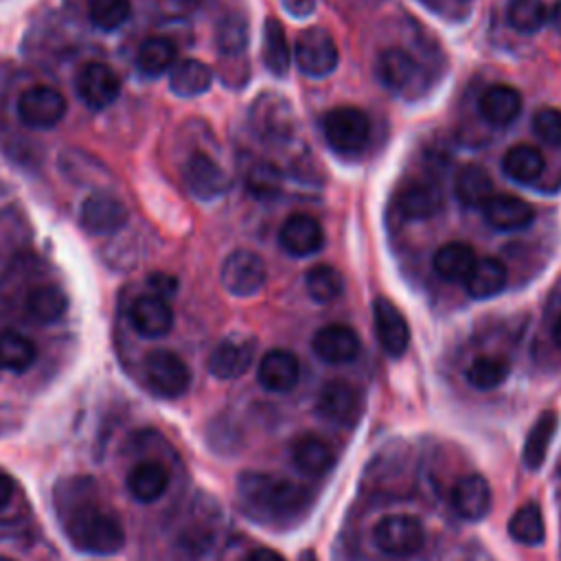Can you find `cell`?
I'll list each match as a JSON object with an SVG mask.
<instances>
[{
    "instance_id": "6da1fadb",
    "label": "cell",
    "mask_w": 561,
    "mask_h": 561,
    "mask_svg": "<svg viewBox=\"0 0 561 561\" xmlns=\"http://www.w3.org/2000/svg\"><path fill=\"white\" fill-rule=\"evenodd\" d=\"M57 511L68 541L88 554H114L125 546L121 519L96 502L92 480L72 478L57 489Z\"/></svg>"
},
{
    "instance_id": "7a4b0ae2",
    "label": "cell",
    "mask_w": 561,
    "mask_h": 561,
    "mask_svg": "<svg viewBox=\"0 0 561 561\" xmlns=\"http://www.w3.org/2000/svg\"><path fill=\"white\" fill-rule=\"evenodd\" d=\"M237 502L245 517L263 526L298 524L309 506V489L267 471H243L237 478Z\"/></svg>"
},
{
    "instance_id": "3957f363",
    "label": "cell",
    "mask_w": 561,
    "mask_h": 561,
    "mask_svg": "<svg viewBox=\"0 0 561 561\" xmlns=\"http://www.w3.org/2000/svg\"><path fill=\"white\" fill-rule=\"evenodd\" d=\"M142 377L149 390L162 399H178L191 386V370L186 362L169 348H156L145 355Z\"/></svg>"
},
{
    "instance_id": "277c9868",
    "label": "cell",
    "mask_w": 561,
    "mask_h": 561,
    "mask_svg": "<svg viewBox=\"0 0 561 561\" xmlns=\"http://www.w3.org/2000/svg\"><path fill=\"white\" fill-rule=\"evenodd\" d=\"M294 59L307 77L324 79L329 77L340 61L337 44L333 35L322 26H309L298 33L294 42Z\"/></svg>"
},
{
    "instance_id": "5b68a950",
    "label": "cell",
    "mask_w": 561,
    "mask_h": 561,
    "mask_svg": "<svg viewBox=\"0 0 561 561\" xmlns=\"http://www.w3.org/2000/svg\"><path fill=\"white\" fill-rule=\"evenodd\" d=\"M322 134L331 149L337 153H355L359 151L370 134L368 116L353 105H340L324 114Z\"/></svg>"
},
{
    "instance_id": "8992f818",
    "label": "cell",
    "mask_w": 561,
    "mask_h": 561,
    "mask_svg": "<svg viewBox=\"0 0 561 561\" xmlns=\"http://www.w3.org/2000/svg\"><path fill=\"white\" fill-rule=\"evenodd\" d=\"M373 537L381 552L392 557H410L423 548L425 528L414 515L392 513L375 524Z\"/></svg>"
},
{
    "instance_id": "52a82bcc",
    "label": "cell",
    "mask_w": 561,
    "mask_h": 561,
    "mask_svg": "<svg viewBox=\"0 0 561 561\" xmlns=\"http://www.w3.org/2000/svg\"><path fill=\"white\" fill-rule=\"evenodd\" d=\"M66 96L50 85L24 90L15 103L18 118L28 129H50L66 116Z\"/></svg>"
},
{
    "instance_id": "ba28073f",
    "label": "cell",
    "mask_w": 561,
    "mask_h": 561,
    "mask_svg": "<svg viewBox=\"0 0 561 561\" xmlns=\"http://www.w3.org/2000/svg\"><path fill=\"white\" fill-rule=\"evenodd\" d=\"M250 123L265 142H287L296 129V116L287 99L280 94H261L252 110Z\"/></svg>"
},
{
    "instance_id": "9c48e42d",
    "label": "cell",
    "mask_w": 561,
    "mask_h": 561,
    "mask_svg": "<svg viewBox=\"0 0 561 561\" xmlns=\"http://www.w3.org/2000/svg\"><path fill=\"white\" fill-rule=\"evenodd\" d=\"M219 278L228 294L245 298V296H254L265 285L267 270L263 259L256 252L234 250L226 256Z\"/></svg>"
},
{
    "instance_id": "30bf717a",
    "label": "cell",
    "mask_w": 561,
    "mask_h": 561,
    "mask_svg": "<svg viewBox=\"0 0 561 561\" xmlns=\"http://www.w3.org/2000/svg\"><path fill=\"white\" fill-rule=\"evenodd\" d=\"M316 412L340 427H355L362 416V397L355 386L342 379L327 381L316 399Z\"/></svg>"
},
{
    "instance_id": "8fae6325",
    "label": "cell",
    "mask_w": 561,
    "mask_h": 561,
    "mask_svg": "<svg viewBox=\"0 0 561 561\" xmlns=\"http://www.w3.org/2000/svg\"><path fill=\"white\" fill-rule=\"evenodd\" d=\"M77 94L90 110H105L121 94V77L103 61H90L77 72Z\"/></svg>"
},
{
    "instance_id": "7c38bea8",
    "label": "cell",
    "mask_w": 561,
    "mask_h": 561,
    "mask_svg": "<svg viewBox=\"0 0 561 561\" xmlns=\"http://www.w3.org/2000/svg\"><path fill=\"white\" fill-rule=\"evenodd\" d=\"M256 342L250 335L232 333L208 355V373L217 379H237L252 366Z\"/></svg>"
},
{
    "instance_id": "4fadbf2b",
    "label": "cell",
    "mask_w": 561,
    "mask_h": 561,
    "mask_svg": "<svg viewBox=\"0 0 561 561\" xmlns=\"http://www.w3.org/2000/svg\"><path fill=\"white\" fill-rule=\"evenodd\" d=\"M373 327L377 342L390 357H399L405 353L410 344V329L403 313L392 300L383 296L373 300Z\"/></svg>"
},
{
    "instance_id": "5bb4252c",
    "label": "cell",
    "mask_w": 561,
    "mask_h": 561,
    "mask_svg": "<svg viewBox=\"0 0 561 561\" xmlns=\"http://www.w3.org/2000/svg\"><path fill=\"white\" fill-rule=\"evenodd\" d=\"M81 226L92 234H110L125 226L127 221V208L121 202V197L96 191L90 193L81 204Z\"/></svg>"
},
{
    "instance_id": "9a60e30c",
    "label": "cell",
    "mask_w": 561,
    "mask_h": 561,
    "mask_svg": "<svg viewBox=\"0 0 561 561\" xmlns=\"http://www.w3.org/2000/svg\"><path fill=\"white\" fill-rule=\"evenodd\" d=\"M184 182L188 191L202 202H210L224 195L230 186V178L226 175V171L202 151L191 153L184 162Z\"/></svg>"
},
{
    "instance_id": "2e32d148",
    "label": "cell",
    "mask_w": 561,
    "mask_h": 561,
    "mask_svg": "<svg viewBox=\"0 0 561 561\" xmlns=\"http://www.w3.org/2000/svg\"><path fill=\"white\" fill-rule=\"evenodd\" d=\"M129 322L138 335L158 340L171 331L173 309L169 307L167 298H160L156 294H145L131 302Z\"/></svg>"
},
{
    "instance_id": "e0dca14e",
    "label": "cell",
    "mask_w": 561,
    "mask_h": 561,
    "mask_svg": "<svg viewBox=\"0 0 561 561\" xmlns=\"http://www.w3.org/2000/svg\"><path fill=\"white\" fill-rule=\"evenodd\" d=\"M451 506L454 511L469 522H478L489 515L493 504L491 484L480 473H469L456 480L451 486Z\"/></svg>"
},
{
    "instance_id": "ac0fdd59",
    "label": "cell",
    "mask_w": 561,
    "mask_h": 561,
    "mask_svg": "<svg viewBox=\"0 0 561 561\" xmlns=\"http://www.w3.org/2000/svg\"><path fill=\"white\" fill-rule=\"evenodd\" d=\"M291 462L307 476H324L333 469L337 454L335 447L318 434H300L289 445Z\"/></svg>"
},
{
    "instance_id": "d6986e66",
    "label": "cell",
    "mask_w": 561,
    "mask_h": 561,
    "mask_svg": "<svg viewBox=\"0 0 561 561\" xmlns=\"http://www.w3.org/2000/svg\"><path fill=\"white\" fill-rule=\"evenodd\" d=\"M311 348L327 364H346L357 357L359 337L346 324H327L316 331Z\"/></svg>"
},
{
    "instance_id": "ffe728a7",
    "label": "cell",
    "mask_w": 561,
    "mask_h": 561,
    "mask_svg": "<svg viewBox=\"0 0 561 561\" xmlns=\"http://www.w3.org/2000/svg\"><path fill=\"white\" fill-rule=\"evenodd\" d=\"M256 379L270 392H289L300 379V362L291 351H267L259 362Z\"/></svg>"
},
{
    "instance_id": "44dd1931",
    "label": "cell",
    "mask_w": 561,
    "mask_h": 561,
    "mask_svg": "<svg viewBox=\"0 0 561 561\" xmlns=\"http://www.w3.org/2000/svg\"><path fill=\"white\" fill-rule=\"evenodd\" d=\"M377 79L388 88L397 92L412 90V85L421 79V66L419 61L405 50V48H386L375 66Z\"/></svg>"
},
{
    "instance_id": "7402d4cb",
    "label": "cell",
    "mask_w": 561,
    "mask_h": 561,
    "mask_svg": "<svg viewBox=\"0 0 561 561\" xmlns=\"http://www.w3.org/2000/svg\"><path fill=\"white\" fill-rule=\"evenodd\" d=\"M278 241L287 254L309 256L322 248L324 232L313 217H309L305 213H296V215L287 217V221L283 224V228L278 232Z\"/></svg>"
},
{
    "instance_id": "603a6c76",
    "label": "cell",
    "mask_w": 561,
    "mask_h": 561,
    "mask_svg": "<svg viewBox=\"0 0 561 561\" xmlns=\"http://www.w3.org/2000/svg\"><path fill=\"white\" fill-rule=\"evenodd\" d=\"M397 208L408 219H427L443 204L440 188L432 180H410L397 193Z\"/></svg>"
},
{
    "instance_id": "cb8c5ba5",
    "label": "cell",
    "mask_w": 561,
    "mask_h": 561,
    "mask_svg": "<svg viewBox=\"0 0 561 561\" xmlns=\"http://www.w3.org/2000/svg\"><path fill=\"white\" fill-rule=\"evenodd\" d=\"M482 210H484L486 224L497 230H522L530 226L535 217L533 206L526 199L508 193L491 195V199L482 206Z\"/></svg>"
},
{
    "instance_id": "d4e9b609",
    "label": "cell",
    "mask_w": 561,
    "mask_h": 561,
    "mask_svg": "<svg viewBox=\"0 0 561 561\" xmlns=\"http://www.w3.org/2000/svg\"><path fill=\"white\" fill-rule=\"evenodd\" d=\"M125 486L129 491V495L140 502V504H151L156 500L162 497V493L169 486V473L167 469L156 462V460H140L136 462L127 478H125Z\"/></svg>"
},
{
    "instance_id": "484cf974",
    "label": "cell",
    "mask_w": 561,
    "mask_h": 561,
    "mask_svg": "<svg viewBox=\"0 0 561 561\" xmlns=\"http://www.w3.org/2000/svg\"><path fill=\"white\" fill-rule=\"evenodd\" d=\"M478 112L486 123L495 127H504L513 123L522 112V96L511 85H504V83L491 85L482 92L478 101Z\"/></svg>"
},
{
    "instance_id": "4316f807",
    "label": "cell",
    "mask_w": 561,
    "mask_h": 561,
    "mask_svg": "<svg viewBox=\"0 0 561 561\" xmlns=\"http://www.w3.org/2000/svg\"><path fill=\"white\" fill-rule=\"evenodd\" d=\"M213 85V70L195 57H186L173 64L169 70V88L175 96L193 99L204 94Z\"/></svg>"
},
{
    "instance_id": "83f0119b",
    "label": "cell",
    "mask_w": 561,
    "mask_h": 561,
    "mask_svg": "<svg viewBox=\"0 0 561 561\" xmlns=\"http://www.w3.org/2000/svg\"><path fill=\"white\" fill-rule=\"evenodd\" d=\"M506 280H508V274L504 263L500 259L484 256V259H476L471 272L462 283L471 298L484 300V298L497 296L506 287Z\"/></svg>"
},
{
    "instance_id": "f1b7e54d",
    "label": "cell",
    "mask_w": 561,
    "mask_h": 561,
    "mask_svg": "<svg viewBox=\"0 0 561 561\" xmlns=\"http://www.w3.org/2000/svg\"><path fill=\"white\" fill-rule=\"evenodd\" d=\"M456 197L462 206L482 208L493 195V180L480 164H467L458 171L454 182Z\"/></svg>"
},
{
    "instance_id": "f546056e",
    "label": "cell",
    "mask_w": 561,
    "mask_h": 561,
    "mask_svg": "<svg viewBox=\"0 0 561 561\" xmlns=\"http://www.w3.org/2000/svg\"><path fill=\"white\" fill-rule=\"evenodd\" d=\"M546 160L535 145H515L502 158V171L517 184H530L543 173Z\"/></svg>"
},
{
    "instance_id": "4dcf8cb0",
    "label": "cell",
    "mask_w": 561,
    "mask_h": 561,
    "mask_svg": "<svg viewBox=\"0 0 561 561\" xmlns=\"http://www.w3.org/2000/svg\"><path fill=\"white\" fill-rule=\"evenodd\" d=\"M557 412L552 410H546L537 416V421L533 423V427L528 430L526 434V440H524V451H522V458H524V465L530 469V471H537L546 456H548V447L552 443V436L557 432Z\"/></svg>"
},
{
    "instance_id": "1f68e13d",
    "label": "cell",
    "mask_w": 561,
    "mask_h": 561,
    "mask_svg": "<svg viewBox=\"0 0 561 561\" xmlns=\"http://www.w3.org/2000/svg\"><path fill=\"white\" fill-rule=\"evenodd\" d=\"M476 263V252L471 245L460 243V241H451L445 243L436 250L434 254V272L451 283H462L467 278V274L471 272Z\"/></svg>"
},
{
    "instance_id": "d6a6232c",
    "label": "cell",
    "mask_w": 561,
    "mask_h": 561,
    "mask_svg": "<svg viewBox=\"0 0 561 561\" xmlns=\"http://www.w3.org/2000/svg\"><path fill=\"white\" fill-rule=\"evenodd\" d=\"M261 53H263V61L272 75L285 77L289 72L291 48H289V39L285 35L283 24L276 18L265 20Z\"/></svg>"
},
{
    "instance_id": "836d02e7",
    "label": "cell",
    "mask_w": 561,
    "mask_h": 561,
    "mask_svg": "<svg viewBox=\"0 0 561 561\" xmlns=\"http://www.w3.org/2000/svg\"><path fill=\"white\" fill-rule=\"evenodd\" d=\"M37 359L35 344L18 331H0V370L24 373Z\"/></svg>"
},
{
    "instance_id": "e575fe53",
    "label": "cell",
    "mask_w": 561,
    "mask_h": 561,
    "mask_svg": "<svg viewBox=\"0 0 561 561\" xmlns=\"http://www.w3.org/2000/svg\"><path fill=\"white\" fill-rule=\"evenodd\" d=\"M175 64V46L167 37H147L138 53H136V66L147 77H160L167 70H171Z\"/></svg>"
},
{
    "instance_id": "d590c367",
    "label": "cell",
    "mask_w": 561,
    "mask_h": 561,
    "mask_svg": "<svg viewBox=\"0 0 561 561\" xmlns=\"http://www.w3.org/2000/svg\"><path fill=\"white\" fill-rule=\"evenodd\" d=\"M68 309V296L57 285H37L26 294V311L39 322H55Z\"/></svg>"
},
{
    "instance_id": "8d00e7d4",
    "label": "cell",
    "mask_w": 561,
    "mask_h": 561,
    "mask_svg": "<svg viewBox=\"0 0 561 561\" xmlns=\"http://www.w3.org/2000/svg\"><path fill=\"white\" fill-rule=\"evenodd\" d=\"M508 535L524 546H539L546 539V522L541 508L533 502L519 506L508 519Z\"/></svg>"
},
{
    "instance_id": "74e56055",
    "label": "cell",
    "mask_w": 561,
    "mask_h": 561,
    "mask_svg": "<svg viewBox=\"0 0 561 561\" xmlns=\"http://www.w3.org/2000/svg\"><path fill=\"white\" fill-rule=\"evenodd\" d=\"M305 287H307V294L313 302L327 305V302L335 300L342 294L344 280H342V274L333 265L320 263V265H313V267L307 270Z\"/></svg>"
},
{
    "instance_id": "f35d334b",
    "label": "cell",
    "mask_w": 561,
    "mask_h": 561,
    "mask_svg": "<svg viewBox=\"0 0 561 561\" xmlns=\"http://www.w3.org/2000/svg\"><path fill=\"white\" fill-rule=\"evenodd\" d=\"M508 370L511 368L504 357L480 355L469 364L465 377H467L469 386L476 390H493L506 381Z\"/></svg>"
},
{
    "instance_id": "ab89813d",
    "label": "cell",
    "mask_w": 561,
    "mask_h": 561,
    "mask_svg": "<svg viewBox=\"0 0 561 561\" xmlns=\"http://www.w3.org/2000/svg\"><path fill=\"white\" fill-rule=\"evenodd\" d=\"M506 22L517 33H537L548 22V9L541 0H511L506 7Z\"/></svg>"
},
{
    "instance_id": "60d3db41",
    "label": "cell",
    "mask_w": 561,
    "mask_h": 561,
    "mask_svg": "<svg viewBox=\"0 0 561 561\" xmlns=\"http://www.w3.org/2000/svg\"><path fill=\"white\" fill-rule=\"evenodd\" d=\"M248 22L239 13H228L219 20L215 31V42L221 55H239L248 46Z\"/></svg>"
},
{
    "instance_id": "b9f144b4",
    "label": "cell",
    "mask_w": 561,
    "mask_h": 561,
    "mask_svg": "<svg viewBox=\"0 0 561 561\" xmlns=\"http://www.w3.org/2000/svg\"><path fill=\"white\" fill-rule=\"evenodd\" d=\"M90 22L99 31H116L131 15L129 0H88Z\"/></svg>"
},
{
    "instance_id": "7bdbcfd3",
    "label": "cell",
    "mask_w": 561,
    "mask_h": 561,
    "mask_svg": "<svg viewBox=\"0 0 561 561\" xmlns=\"http://www.w3.org/2000/svg\"><path fill=\"white\" fill-rule=\"evenodd\" d=\"M245 186L256 197H272L280 188V171L267 160H256L245 171Z\"/></svg>"
},
{
    "instance_id": "ee69618b",
    "label": "cell",
    "mask_w": 561,
    "mask_h": 561,
    "mask_svg": "<svg viewBox=\"0 0 561 561\" xmlns=\"http://www.w3.org/2000/svg\"><path fill=\"white\" fill-rule=\"evenodd\" d=\"M533 131L550 147H561V112L541 107L533 116Z\"/></svg>"
},
{
    "instance_id": "f6af8a7d",
    "label": "cell",
    "mask_w": 561,
    "mask_h": 561,
    "mask_svg": "<svg viewBox=\"0 0 561 561\" xmlns=\"http://www.w3.org/2000/svg\"><path fill=\"white\" fill-rule=\"evenodd\" d=\"M149 287H151V294L164 298V296H171V294L175 291L178 280H175L173 276H169V274L158 272V274H153V276L149 278Z\"/></svg>"
},
{
    "instance_id": "bcb514c9",
    "label": "cell",
    "mask_w": 561,
    "mask_h": 561,
    "mask_svg": "<svg viewBox=\"0 0 561 561\" xmlns=\"http://www.w3.org/2000/svg\"><path fill=\"white\" fill-rule=\"evenodd\" d=\"M15 495V482L9 473L0 471V508H4Z\"/></svg>"
},
{
    "instance_id": "7dc6e473",
    "label": "cell",
    "mask_w": 561,
    "mask_h": 561,
    "mask_svg": "<svg viewBox=\"0 0 561 561\" xmlns=\"http://www.w3.org/2000/svg\"><path fill=\"white\" fill-rule=\"evenodd\" d=\"M245 561H285V557L272 548H256L245 557Z\"/></svg>"
},
{
    "instance_id": "c3c4849f",
    "label": "cell",
    "mask_w": 561,
    "mask_h": 561,
    "mask_svg": "<svg viewBox=\"0 0 561 561\" xmlns=\"http://www.w3.org/2000/svg\"><path fill=\"white\" fill-rule=\"evenodd\" d=\"M287 11H291L294 15H307L313 9V0H283Z\"/></svg>"
},
{
    "instance_id": "681fc988",
    "label": "cell",
    "mask_w": 561,
    "mask_h": 561,
    "mask_svg": "<svg viewBox=\"0 0 561 561\" xmlns=\"http://www.w3.org/2000/svg\"><path fill=\"white\" fill-rule=\"evenodd\" d=\"M548 20H550V24L554 26V31L561 33V0H557V2L552 4V9L548 11Z\"/></svg>"
},
{
    "instance_id": "f907efd6",
    "label": "cell",
    "mask_w": 561,
    "mask_h": 561,
    "mask_svg": "<svg viewBox=\"0 0 561 561\" xmlns=\"http://www.w3.org/2000/svg\"><path fill=\"white\" fill-rule=\"evenodd\" d=\"M552 340H554V344L561 348V316L557 318V322H554V327H552Z\"/></svg>"
},
{
    "instance_id": "816d5d0a",
    "label": "cell",
    "mask_w": 561,
    "mask_h": 561,
    "mask_svg": "<svg viewBox=\"0 0 561 561\" xmlns=\"http://www.w3.org/2000/svg\"><path fill=\"white\" fill-rule=\"evenodd\" d=\"M302 561H316V559H313V554L309 552V554H302Z\"/></svg>"
},
{
    "instance_id": "f5cc1de1",
    "label": "cell",
    "mask_w": 561,
    "mask_h": 561,
    "mask_svg": "<svg viewBox=\"0 0 561 561\" xmlns=\"http://www.w3.org/2000/svg\"><path fill=\"white\" fill-rule=\"evenodd\" d=\"M0 561H15V559H11V557H2V554H0Z\"/></svg>"
}]
</instances>
